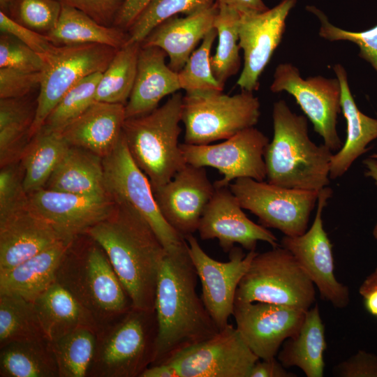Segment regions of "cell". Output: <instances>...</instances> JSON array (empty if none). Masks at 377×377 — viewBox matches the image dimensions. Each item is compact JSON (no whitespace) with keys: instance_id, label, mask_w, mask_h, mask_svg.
<instances>
[{"instance_id":"6da1fadb","label":"cell","mask_w":377,"mask_h":377,"mask_svg":"<svg viewBox=\"0 0 377 377\" xmlns=\"http://www.w3.org/2000/svg\"><path fill=\"white\" fill-rule=\"evenodd\" d=\"M198 274L186 244L167 252L158 272L155 313L158 324L152 364L206 340L220 330L196 291Z\"/></svg>"},{"instance_id":"7a4b0ae2","label":"cell","mask_w":377,"mask_h":377,"mask_svg":"<svg viewBox=\"0 0 377 377\" xmlns=\"http://www.w3.org/2000/svg\"><path fill=\"white\" fill-rule=\"evenodd\" d=\"M86 234L103 249L133 308L155 311L157 280L167 251L149 223L116 203L111 214Z\"/></svg>"},{"instance_id":"3957f363","label":"cell","mask_w":377,"mask_h":377,"mask_svg":"<svg viewBox=\"0 0 377 377\" xmlns=\"http://www.w3.org/2000/svg\"><path fill=\"white\" fill-rule=\"evenodd\" d=\"M272 121L273 138L264 154L267 182L308 191L327 186L332 150L310 139L306 117L293 112L280 100L273 105Z\"/></svg>"},{"instance_id":"277c9868","label":"cell","mask_w":377,"mask_h":377,"mask_svg":"<svg viewBox=\"0 0 377 377\" xmlns=\"http://www.w3.org/2000/svg\"><path fill=\"white\" fill-rule=\"evenodd\" d=\"M56 281L91 313L99 330L133 307L105 251L86 233L68 247Z\"/></svg>"},{"instance_id":"5b68a950","label":"cell","mask_w":377,"mask_h":377,"mask_svg":"<svg viewBox=\"0 0 377 377\" xmlns=\"http://www.w3.org/2000/svg\"><path fill=\"white\" fill-rule=\"evenodd\" d=\"M182 101V94L176 92L151 112L127 118L124 123L128 149L149 178L153 191L186 164L179 143Z\"/></svg>"},{"instance_id":"8992f818","label":"cell","mask_w":377,"mask_h":377,"mask_svg":"<svg viewBox=\"0 0 377 377\" xmlns=\"http://www.w3.org/2000/svg\"><path fill=\"white\" fill-rule=\"evenodd\" d=\"M157 333L155 311L132 307L98 330L88 376L140 377L152 364Z\"/></svg>"},{"instance_id":"52a82bcc","label":"cell","mask_w":377,"mask_h":377,"mask_svg":"<svg viewBox=\"0 0 377 377\" xmlns=\"http://www.w3.org/2000/svg\"><path fill=\"white\" fill-rule=\"evenodd\" d=\"M315 300L314 284L294 256L281 245L256 254L235 296L237 301L271 303L304 311Z\"/></svg>"},{"instance_id":"ba28073f","label":"cell","mask_w":377,"mask_h":377,"mask_svg":"<svg viewBox=\"0 0 377 377\" xmlns=\"http://www.w3.org/2000/svg\"><path fill=\"white\" fill-rule=\"evenodd\" d=\"M260 107L253 92L244 90L232 96L223 91L186 94L182 108L185 143L207 145L253 127L258 121Z\"/></svg>"},{"instance_id":"9c48e42d","label":"cell","mask_w":377,"mask_h":377,"mask_svg":"<svg viewBox=\"0 0 377 377\" xmlns=\"http://www.w3.org/2000/svg\"><path fill=\"white\" fill-rule=\"evenodd\" d=\"M104 187L117 203L138 212L151 226L167 252L186 244L163 216L150 181L132 158L123 133L114 149L103 158Z\"/></svg>"},{"instance_id":"30bf717a","label":"cell","mask_w":377,"mask_h":377,"mask_svg":"<svg viewBox=\"0 0 377 377\" xmlns=\"http://www.w3.org/2000/svg\"><path fill=\"white\" fill-rule=\"evenodd\" d=\"M241 207L250 211L265 228L286 236L304 234L319 191L288 188L251 178H239L229 185Z\"/></svg>"},{"instance_id":"8fae6325","label":"cell","mask_w":377,"mask_h":377,"mask_svg":"<svg viewBox=\"0 0 377 377\" xmlns=\"http://www.w3.org/2000/svg\"><path fill=\"white\" fill-rule=\"evenodd\" d=\"M117 50L98 43L57 47L45 60L42 71L35 117L30 129L31 139L41 130L64 94L83 78L104 72Z\"/></svg>"},{"instance_id":"7c38bea8","label":"cell","mask_w":377,"mask_h":377,"mask_svg":"<svg viewBox=\"0 0 377 377\" xmlns=\"http://www.w3.org/2000/svg\"><path fill=\"white\" fill-rule=\"evenodd\" d=\"M268 138L254 126L246 128L219 144H180L186 163L216 168L223 178L216 188L227 187L239 178L266 179L264 154Z\"/></svg>"},{"instance_id":"4fadbf2b","label":"cell","mask_w":377,"mask_h":377,"mask_svg":"<svg viewBox=\"0 0 377 377\" xmlns=\"http://www.w3.org/2000/svg\"><path fill=\"white\" fill-rule=\"evenodd\" d=\"M259 360L236 327L229 323L212 337L178 350L164 362L171 364L179 377H249Z\"/></svg>"},{"instance_id":"5bb4252c","label":"cell","mask_w":377,"mask_h":377,"mask_svg":"<svg viewBox=\"0 0 377 377\" xmlns=\"http://www.w3.org/2000/svg\"><path fill=\"white\" fill-rule=\"evenodd\" d=\"M270 90L293 96L323 143L332 151L341 147L337 130V117L341 112V89L337 77L317 75L304 79L296 66L283 63L275 69Z\"/></svg>"},{"instance_id":"9a60e30c","label":"cell","mask_w":377,"mask_h":377,"mask_svg":"<svg viewBox=\"0 0 377 377\" xmlns=\"http://www.w3.org/2000/svg\"><path fill=\"white\" fill-rule=\"evenodd\" d=\"M332 194V191L328 186L322 188L319 191L318 207L311 228L301 235H284L280 245L294 256L318 288L321 297L334 307L343 309L349 303V290L334 275L332 246L323 222V210Z\"/></svg>"},{"instance_id":"2e32d148","label":"cell","mask_w":377,"mask_h":377,"mask_svg":"<svg viewBox=\"0 0 377 377\" xmlns=\"http://www.w3.org/2000/svg\"><path fill=\"white\" fill-rule=\"evenodd\" d=\"M185 239L201 282L203 303L218 328L221 330L229 324L238 285L257 252L250 251L245 254L241 247L234 246L229 251V260L220 262L206 253L193 235Z\"/></svg>"},{"instance_id":"e0dca14e","label":"cell","mask_w":377,"mask_h":377,"mask_svg":"<svg viewBox=\"0 0 377 377\" xmlns=\"http://www.w3.org/2000/svg\"><path fill=\"white\" fill-rule=\"evenodd\" d=\"M297 0H282L260 13L241 14L238 24L239 46L244 66L237 84L253 92L259 88V77L280 44L286 18Z\"/></svg>"},{"instance_id":"ac0fdd59","label":"cell","mask_w":377,"mask_h":377,"mask_svg":"<svg viewBox=\"0 0 377 377\" xmlns=\"http://www.w3.org/2000/svg\"><path fill=\"white\" fill-rule=\"evenodd\" d=\"M303 309L260 302L235 300L236 328L260 360L276 357L283 342L295 334L305 317Z\"/></svg>"},{"instance_id":"d6986e66","label":"cell","mask_w":377,"mask_h":377,"mask_svg":"<svg viewBox=\"0 0 377 377\" xmlns=\"http://www.w3.org/2000/svg\"><path fill=\"white\" fill-rule=\"evenodd\" d=\"M29 207L68 240H73L113 212L108 194L82 195L42 188L29 194Z\"/></svg>"},{"instance_id":"ffe728a7","label":"cell","mask_w":377,"mask_h":377,"mask_svg":"<svg viewBox=\"0 0 377 377\" xmlns=\"http://www.w3.org/2000/svg\"><path fill=\"white\" fill-rule=\"evenodd\" d=\"M215 189L205 168L186 163L154 194L164 219L185 239L198 231Z\"/></svg>"},{"instance_id":"44dd1931","label":"cell","mask_w":377,"mask_h":377,"mask_svg":"<svg viewBox=\"0 0 377 377\" xmlns=\"http://www.w3.org/2000/svg\"><path fill=\"white\" fill-rule=\"evenodd\" d=\"M242 209L229 186L216 188L199 223L200 238L218 239L221 248L227 253L235 244L249 251L256 249L258 241L267 242L272 247L279 246L271 231L250 220Z\"/></svg>"},{"instance_id":"7402d4cb","label":"cell","mask_w":377,"mask_h":377,"mask_svg":"<svg viewBox=\"0 0 377 377\" xmlns=\"http://www.w3.org/2000/svg\"><path fill=\"white\" fill-rule=\"evenodd\" d=\"M64 239L30 207L0 218V273Z\"/></svg>"},{"instance_id":"603a6c76","label":"cell","mask_w":377,"mask_h":377,"mask_svg":"<svg viewBox=\"0 0 377 377\" xmlns=\"http://www.w3.org/2000/svg\"><path fill=\"white\" fill-rule=\"evenodd\" d=\"M219 12L216 2L184 17L177 15L156 26L140 43L162 49L169 57L168 66L179 71L198 44L214 28Z\"/></svg>"},{"instance_id":"cb8c5ba5","label":"cell","mask_w":377,"mask_h":377,"mask_svg":"<svg viewBox=\"0 0 377 377\" xmlns=\"http://www.w3.org/2000/svg\"><path fill=\"white\" fill-rule=\"evenodd\" d=\"M167 54L154 46H141L130 97L125 105L126 119L148 114L166 96L181 89L177 72L165 64Z\"/></svg>"},{"instance_id":"d4e9b609","label":"cell","mask_w":377,"mask_h":377,"mask_svg":"<svg viewBox=\"0 0 377 377\" xmlns=\"http://www.w3.org/2000/svg\"><path fill=\"white\" fill-rule=\"evenodd\" d=\"M125 120L124 105L95 101L60 133L70 146L104 158L119 142Z\"/></svg>"},{"instance_id":"484cf974","label":"cell","mask_w":377,"mask_h":377,"mask_svg":"<svg viewBox=\"0 0 377 377\" xmlns=\"http://www.w3.org/2000/svg\"><path fill=\"white\" fill-rule=\"evenodd\" d=\"M333 70L340 83L341 110L347 124L346 141L331 158L330 178L334 179L343 175L354 161L368 151L367 145L377 139V119L366 115L357 108L343 66L335 64Z\"/></svg>"},{"instance_id":"4316f807","label":"cell","mask_w":377,"mask_h":377,"mask_svg":"<svg viewBox=\"0 0 377 377\" xmlns=\"http://www.w3.org/2000/svg\"><path fill=\"white\" fill-rule=\"evenodd\" d=\"M73 240H60L0 273V295H15L34 302L56 281L61 260Z\"/></svg>"},{"instance_id":"83f0119b","label":"cell","mask_w":377,"mask_h":377,"mask_svg":"<svg viewBox=\"0 0 377 377\" xmlns=\"http://www.w3.org/2000/svg\"><path fill=\"white\" fill-rule=\"evenodd\" d=\"M33 303L43 333L50 341L80 327L99 330L91 313L57 281Z\"/></svg>"},{"instance_id":"f1b7e54d","label":"cell","mask_w":377,"mask_h":377,"mask_svg":"<svg viewBox=\"0 0 377 377\" xmlns=\"http://www.w3.org/2000/svg\"><path fill=\"white\" fill-rule=\"evenodd\" d=\"M326 346L325 327L316 304L306 311L300 328L283 342L276 357L286 369L297 367L307 377H323Z\"/></svg>"},{"instance_id":"f546056e","label":"cell","mask_w":377,"mask_h":377,"mask_svg":"<svg viewBox=\"0 0 377 377\" xmlns=\"http://www.w3.org/2000/svg\"><path fill=\"white\" fill-rule=\"evenodd\" d=\"M43 188L82 195L107 194L103 158L70 146Z\"/></svg>"},{"instance_id":"4dcf8cb0","label":"cell","mask_w":377,"mask_h":377,"mask_svg":"<svg viewBox=\"0 0 377 377\" xmlns=\"http://www.w3.org/2000/svg\"><path fill=\"white\" fill-rule=\"evenodd\" d=\"M46 36L57 46L98 43L119 49L128 40L127 31L100 24L84 13L63 5L56 26Z\"/></svg>"},{"instance_id":"1f68e13d","label":"cell","mask_w":377,"mask_h":377,"mask_svg":"<svg viewBox=\"0 0 377 377\" xmlns=\"http://www.w3.org/2000/svg\"><path fill=\"white\" fill-rule=\"evenodd\" d=\"M0 348L1 377H59L46 338L13 341Z\"/></svg>"},{"instance_id":"d6a6232c","label":"cell","mask_w":377,"mask_h":377,"mask_svg":"<svg viewBox=\"0 0 377 377\" xmlns=\"http://www.w3.org/2000/svg\"><path fill=\"white\" fill-rule=\"evenodd\" d=\"M36 103L27 96L0 98V166L20 162L31 140Z\"/></svg>"},{"instance_id":"836d02e7","label":"cell","mask_w":377,"mask_h":377,"mask_svg":"<svg viewBox=\"0 0 377 377\" xmlns=\"http://www.w3.org/2000/svg\"><path fill=\"white\" fill-rule=\"evenodd\" d=\"M69 147L60 133L40 130L31 139L20 161L28 194L45 186Z\"/></svg>"},{"instance_id":"e575fe53","label":"cell","mask_w":377,"mask_h":377,"mask_svg":"<svg viewBox=\"0 0 377 377\" xmlns=\"http://www.w3.org/2000/svg\"><path fill=\"white\" fill-rule=\"evenodd\" d=\"M140 48V43H132L118 49L102 73L96 101L126 104L135 82Z\"/></svg>"},{"instance_id":"d590c367","label":"cell","mask_w":377,"mask_h":377,"mask_svg":"<svg viewBox=\"0 0 377 377\" xmlns=\"http://www.w3.org/2000/svg\"><path fill=\"white\" fill-rule=\"evenodd\" d=\"M98 332L90 327H80L51 341L59 377L88 376Z\"/></svg>"},{"instance_id":"8d00e7d4","label":"cell","mask_w":377,"mask_h":377,"mask_svg":"<svg viewBox=\"0 0 377 377\" xmlns=\"http://www.w3.org/2000/svg\"><path fill=\"white\" fill-rule=\"evenodd\" d=\"M240 13L225 6H219L214 28L216 31L218 45L215 54L211 57V66L214 76L221 86L239 69L238 24Z\"/></svg>"},{"instance_id":"74e56055","label":"cell","mask_w":377,"mask_h":377,"mask_svg":"<svg viewBox=\"0 0 377 377\" xmlns=\"http://www.w3.org/2000/svg\"><path fill=\"white\" fill-rule=\"evenodd\" d=\"M46 338L33 302L0 295V348L13 341Z\"/></svg>"},{"instance_id":"f35d334b","label":"cell","mask_w":377,"mask_h":377,"mask_svg":"<svg viewBox=\"0 0 377 377\" xmlns=\"http://www.w3.org/2000/svg\"><path fill=\"white\" fill-rule=\"evenodd\" d=\"M215 2V0H150L127 30L126 44L141 43L165 20L178 14H191Z\"/></svg>"},{"instance_id":"ab89813d","label":"cell","mask_w":377,"mask_h":377,"mask_svg":"<svg viewBox=\"0 0 377 377\" xmlns=\"http://www.w3.org/2000/svg\"><path fill=\"white\" fill-rule=\"evenodd\" d=\"M216 36V31L213 29L177 72L181 89L184 90L186 94L223 91V87L214 76L210 61L211 49Z\"/></svg>"},{"instance_id":"60d3db41","label":"cell","mask_w":377,"mask_h":377,"mask_svg":"<svg viewBox=\"0 0 377 377\" xmlns=\"http://www.w3.org/2000/svg\"><path fill=\"white\" fill-rule=\"evenodd\" d=\"M102 73L91 74L71 88L47 117L41 130L60 133L83 113L95 101L97 85Z\"/></svg>"},{"instance_id":"b9f144b4","label":"cell","mask_w":377,"mask_h":377,"mask_svg":"<svg viewBox=\"0 0 377 377\" xmlns=\"http://www.w3.org/2000/svg\"><path fill=\"white\" fill-rule=\"evenodd\" d=\"M61 10L57 0H8L4 13L17 23L47 35L56 26Z\"/></svg>"},{"instance_id":"7bdbcfd3","label":"cell","mask_w":377,"mask_h":377,"mask_svg":"<svg viewBox=\"0 0 377 377\" xmlns=\"http://www.w3.org/2000/svg\"><path fill=\"white\" fill-rule=\"evenodd\" d=\"M306 9L320 20V37L330 41L348 40L355 43L360 48L359 56L369 62L377 72V24L364 31H346L331 24L325 15L318 8L308 6Z\"/></svg>"},{"instance_id":"ee69618b","label":"cell","mask_w":377,"mask_h":377,"mask_svg":"<svg viewBox=\"0 0 377 377\" xmlns=\"http://www.w3.org/2000/svg\"><path fill=\"white\" fill-rule=\"evenodd\" d=\"M29 205V194L24 186V171L20 162L1 167L0 218Z\"/></svg>"},{"instance_id":"f6af8a7d","label":"cell","mask_w":377,"mask_h":377,"mask_svg":"<svg viewBox=\"0 0 377 377\" xmlns=\"http://www.w3.org/2000/svg\"><path fill=\"white\" fill-rule=\"evenodd\" d=\"M25 72H42L45 61L16 37L1 33L0 36V68Z\"/></svg>"},{"instance_id":"bcb514c9","label":"cell","mask_w":377,"mask_h":377,"mask_svg":"<svg viewBox=\"0 0 377 377\" xmlns=\"http://www.w3.org/2000/svg\"><path fill=\"white\" fill-rule=\"evenodd\" d=\"M42 72H25L10 68H0V98L27 96L40 87Z\"/></svg>"},{"instance_id":"7dc6e473","label":"cell","mask_w":377,"mask_h":377,"mask_svg":"<svg viewBox=\"0 0 377 377\" xmlns=\"http://www.w3.org/2000/svg\"><path fill=\"white\" fill-rule=\"evenodd\" d=\"M0 29L1 33L9 34L19 39L45 61L56 50L47 36L25 27L11 20L0 10Z\"/></svg>"},{"instance_id":"c3c4849f","label":"cell","mask_w":377,"mask_h":377,"mask_svg":"<svg viewBox=\"0 0 377 377\" xmlns=\"http://www.w3.org/2000/svg\"><path fill=\"white\" fill-rule=\"evenodd\" d=\"M63 6L76 8L105 26H113L124 0H57Z\"/></svg>"},{"instance_id":"681fc988","label":"cell","mask_w":377,"mask_h":377,"mask_svg":"<svg viewBox=\"0 0 377 377\" xmlns=\"http://www.w3.org/2000/svg\"><path fill=\"white\" fill-rule=\"evenodd\" d=\"M333 374L340 377H377V355L359 350L336 365Z\"/></svg>"},{"instance_id":"f907efd6","label":"cell","mask_w":377,"mask_h":377,"mask_svg":"<svg viewBox=\"0 0 377 377\" xmlns=\"http://www.w3.org/2000/svg\"><path fill=\"white\" fill-rule=\"evenodd\" d=\"M150 0H124L120 8L113 26L126 31Z\"/></svg>"},{"instance_id":"816d5d0a","label":"cell","mask_w":377,"mask_h":377,"mask_svg":"<svg viewBox=\"0 0 377 377\" xmlns=\"http://www.w3.org/2000/svg\"><path fill=\"white\" fill-rule=\"evenodd\" d=\"M294 373L289 372L276 359L257 361L253 367L249 377H295Z\"/></svg>"},{"instance_id":"f5cc1de1","label":"cell","mask_w":377,"mask_h":377,"mask_svg":"<svg viewBox=\"0 0 377 377\" xmlns=\"http://www.w3.org/2000/svg\"><path fill=\"white\" fill-rule=\"evenodd\" d=\"M219 6H225L237 10L241 14L260 13L268 8L263 0H215Z\"/></svg>"},{"instance_id":"db71d44e","label":"cell","mask_w":377,"mask_h":377,"mask_svg":"<svg viewBox=\"0 0 377 377\" xmlns=\"http://www.w3.org/2000/svg\"><path fill=\"white\" fill-rule=\"evenodd\" d=\"M140 377H179V376L171 364L163 362L149 366Z\"/></svg>"},{"instance_id":"11a10c76","label":"cell","mask_w":377,"mask_h":377,"mask_svg":"<svg viewBox=\"0 0 377 377\" xmlns=\"http://www.w3.org/2000/svg\"><path fill=\"white\" fill-rule=\"evenodd\" d=\"M363 163L367 169L365 176L374 179L377 185V153L364 159Z\"/></svg>"},{"instance_id":"9f6ffc18","label":"cell","mask_w":377,"mask_h":377,"mask_svg":"<svg viewBox=\"0 0 377 377\" xmlns=\"http://www.w3.org/2000/svg\"><path fill=\"white\" fill-rule=\"evenodd\" d=\"M374 288H377V269L362 283L360 293L362 295Z\"/></svg>"},{"instance_id":"6f0895ef","label":"cell","mask_w":377,"mask_h":377,"mask_svg":"<svg viewBox=\"0 0 377 377\" xmlns=\"http://www.w3.org/2000/svg\"><path fill=\"white\" fill-rule=\"evenodd\" d=\"M8 0H0L1 11L6 13L7 10Z\"/></svg>"},{"instance_id":"680465c9","label":"cell","mask_w":377,"mask_h":377,"mask_svg":"<svg viewBox=\"0 0 377 377\" xmlns=\"http://www.w3.org/2000/svg\"><path fill=\"white\" fill-rule=\"evenodd\" d=\"M373 235H374V238L376 239V240L377 242V223L376 224V226L374 228Z\"/></svg>"}]
</instances>
